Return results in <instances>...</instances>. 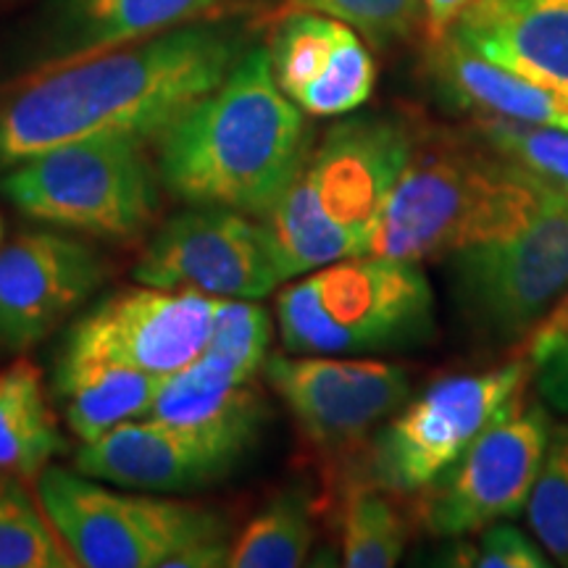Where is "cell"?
Returning a JSON list of instances; mask_svg holds the SVG:
<instances>
[{
	"label": "cell",
	"mask_w": 568,
	"mask_h": 568,
	"mask_svg": "<svg viewBox=\"0 0 568 568\" xmlns=\"http://www.w3.org/2000/svg\"><path fill=\"white\" fill-rule=\"evenodd\" d=\"M339 548L351 568H389L406 552L414 535V500L397 495L355 468L339 474Z\"/></svg>",
	"instance_id": "44dd1931"
},
{
	"label": "cell",
	"mask_w": 568,
	"mask_h": 568,
	"mask_svg": "<svg viewBox=\"0 0 568 568\" xmlns=\"http://www.w3.org/2000/svg\"><path fill=\"white\" fill-rule=\"evenodd\" d=\"M432 48V69L453 101L477 113V119H514V122L560 126L568 130V95L487 61L456 34Z\"/></svg>",
	"instance_id": "ffe728a7"
},
{
	"label": "cell",
	"mask_w": 568,
	"mask_h": 568,
	"mask_svg": "<svg viewBox=\"0 0 568 568\" xmlns=\"http://www.w3.org/2000/svg\"><path fill=\"white\" fill-rule=\"evenodd\" d=\"M566 337H568V287L566 293L558 297V303L552 305L550 314L537 324V329L531 332L521 345H518V351L514 355H521V358H527L531 364V361H537L539 355L548 351V347H552Z\"/></svg>",
	"instance_id": "1f68e13d"
},
{
	"label": "cell",
	"mask_w": 568,
	"mask_h": 568,
	"mask_svg": "<svg viewBox=\"0 0 568 568\" xmlns=\"http://www.w3.org/2000/svg\"><path fill=\"white\" fill-rule=\"evenodd\" d=\"M77 566L45 510L17 481H0V568Z\"/></svg>",
	"instance_id": "d4e9b609"
},
{
	"label": "cell",
	"mask_w": 568,
	"mask_h": 568,
	"mask_svg": "<svg viewBox=\"0 0 568 568\" xmlns=\"http://www.w3.org/2000/svg\"><path fill=\"white\" fill-rule=\"evenodd\" d=\"M264 368L303 439L335 468V477L410 397L408 372L387 361L274 355Z\"/></svg>",
	"instance_id": "30bf717a"
},
{
	"label": "cell",
	"mask_w": 568,
	"mask_h": 568,
	"mask_svg": "<svg viewBox=\"0 0 568 568\" xmlns=\"http://www.w3.org/2000/svg\"><path fill=\"white\" fill-rule=\"evenodd\" d=\"M531 376L537 389L552 408L568 414V339L548 347L537 361H531Z\"/></svg>",
	"instance_id": "4dcf8cb0"
},
{
	"label": "cell",
	"mask_w": 568,
	"mask_h": 568,
	"mask_svg": "<svg viewBox=\"0 0 568 568\" xmlns=\"http://www.w3.org/2000/svg\"><path fill=\"white\" fill-rule=\"evenodd\" d=\"M74 464L84 477L119 487L187 493L226 477L237 460L151 418H134L84 443Z\"/></svg>",
	"instance_id": "2e32d148"
},
{
	"label": "cell",
	"mask_w": 568,
	"mask_h": 568,
	"mask_svg": "<svg viewBox=\"0 0 568 568\" xmlns=\"http://www.w3.org/2000/svg\"><path fill=\"white\" fill-rule=\"evenodd\" d=\"M63 450L40 368L17 361L0 372V474L34 477Z\"/></svg>",
	"instance_id": "603a6c76"
},
{
	"label": "cell",
	"mask_w": 568,
	"mask_h": 568,
	"mask_svg": "<svg viewBox=\"0 0 568 568\" xmlns=\"http://www.w3.org/2000/svg\"><path fill=\"white\" fill-rule=\"evenodd\" d=\"M268 61L280 90L311 116H345L374 92L376 67L366 42L324 13H282Z\"/></svg>",
	"instance_id": "9a60e30c"
},
{
	"label": "cell",
	"mask_w": 568,
	"mask_h": 568,
	"mask_svg": "<svg viewBox=\"0 0 568 568\" xmlns=\"http://www.w3.org/2000/svg\"><path fill=\"white\" fill-rule=\"evenodd\" d=\"M40 506L84 568H216L230 545L222 516L193 503L122 495L67 468H45Z\"/></svg>",
	"instance_id": "277c9868"
},
{
	"label": "cell",
	"mask_w": 568,
	"mask_h": 568,
	"mask_svg": "<svg viewBox=\"0 0 568 568\" xmlns=\"http://www.w3.org/2000/svg\"><path fill=\"white\" fill-rule=\"evenodd\" d=\"M103 261L67 234L27 232L0 247V339L30 347L103 282Z\"/></svg>",
	"instance_id": "5bb4252c"
},
{
	"label": "cell",
	"mask_w": 568,
	"mask_h": 568,
	"mask_svg": "<svg viewBox=\"0 0 568 568\" xmlns=\"http://www.w3.org/2000/svg\"><path fill=\"white\" fill-rule=\"evenodd\" d=\"M219 297L195 290H119L77 318L63 339L55 372L122 366L176 374L201 358Z\"/></svg>",
	"instance_id": "8fae6325"
},
{
	"label": "cell",
	"mask_w": 568,
	"mask_h": 568,
	"mask_svg": "<svg viewBox=\"0 0 568 568\" xmlns=\"http://www.w3.org/2000/svg\"><path fill=\"white\" fill-rule=\"evenodd\" d=\"M224 27H176L67 67L38 71L0 103V172L77 140L161 138L240 61Z\"/></svg>",
	"instance_id": "6da1fadb"
},
{
	"label": "cell",
	"mask_w": 568,
	"mask_h": 568,
	"mask_svg": "<svg viewBox=\"0 0 568 568\" xmlns=\"http://www.w3.org/2000/svg\"><path fill=\"white\" fill-rule=\"evenodd\" d=\"M268 345H272V316L264 305L243 297H219L203 355H209L245 385L266 366Z\"/></svg>",
	"instance_id": "4316f807"
},
{
	"label": "cell",
	"mask_w": 568,
	"mask_h": 568,
	"mask_svg": "<svg viewBox=\"0 0 568 568\" xmlns=\"http://www.w3.org/2000/svg\"><path fill=\"white\" fill-rule=\"evenodd\" d=\"M447 258L453 303L468 332L516 353L568 287V197L548 187L535 219L514 237Z\"/></svg>",
	"instance_id": "52a82bcc"
},
{
	"label": "cell",
	"mask_w": 568,
	"mask_h": 568,
	"mask_svg": "<svg viewBox=\"0 0 568 568\" xmlns=\"http://www.w3.org/2000/svg\"><path fill=\"white\" fill-rule=\"evenodd\" d=\"M314 545L311 506L303 495L287 493L251 518L232 542L226 566L232 568H295L303 566Z\"/></svg>",
	"instance_id": "cb8c5ba5"
},
{
	"label": "cell",
	"mask_w": 568,
	"mask_h": 568,
	"mask_svg": "<svg viewBox=\"0 0 568 568\" xmlns=\"http://www.w3.org/2000/svg\"><path fill=\"white\" fill-rule=\"evenodd\" d=\"M145 142L77 140L17 163L0 193L38 222L105 240H130L159 213V184Z\"/></svg>",
	"instance_id": "8992f818"
},
{
	"label": "cell",
	"mask_w": 568,
	"mask_h": 568,
	"mask_svg": "<svg viewBox=\"0 0 568 568\" xmlns=\"http://www.w3.org/2000/svg\"><path fill=\"white\" fill-rule=\"evenodd\" d=\"M460 564L477 568H542L548 566L542 550L508 524H489L479 539L460 550Z\"/></svg>",
	"instance_id": "f546056e"
},
{
	"label": "cell",
	"mask_w": 568,
	"mask_h": 568,
	"mask_svg": "<svg viewBox=\"0 0 568 568\" xmlns=\"http://www.w3.org/2000/svg\"><path fill=\"white\" fill-rule=\"evenodd\" d=\"M0 240H3V226H0Z\"/></svg>",
	"instance_id": "836d02e7"
},
{
	"label": "cell",
	"mask_w": 568,
	"mask_h": 568,
	"mask_svg": "<svg viewBox=\"0 0 568 568\" xmlns=\"http://www.w3.org/2000/svg\"><path fill=\"white\" fill-rule=\"evenodd\" d=\"M529 379L531 364L521 355L487 372L437 379L403 403L347 468L397 495L416 497L464 456Z\"/></svg>",
	"instance_id": "ba28073f"
},
{
	"label": "cell",
	"mask_w": 568,
	"mask_h": 568,
	"mask_svg": "<svg viewBox=\"0 0 568 568\" xmlns=\"http://www.w3.org/2000/svg\"><path fill=\"white\" fill-rule=\"evenodd\" d=\"M314 11L351 24L374 48L422 32V0H284L282 13Z\"/></svg>",
	"instance_id": "f1b7e54d"
},
{
	"label": "cell",
	"mask_w": 568,
	"mask_h": 568,
	"mask_svg": "<svg viewBox=\"0 0 568 568\" xmlns=\"http://www.w3.org/2000/svg\"><path fill=\"white\" fill-rule=\"evenodd\" d=\"M450 34L487 61L568 95V0H474Z\"/></svg>",
	"instance_id": "e0dca14e"
},
{
	"label": "cell",
	"mask_w": 568,
	"mask_h": 568,
	"mask_svg": "<svg viewBox=\"0 0 568 568\" xmlns=\"http://www.w3.org/2000/svg\"><path fill=\"white\" fill-rule=\"evenodd\" d=\"M134 282L261 301L284 280L264 224L222 205H195L161 226L134 266Z\"/></svg>",
	"instance_id": "7c38bea8"
},
{
	"label": "cell",
	"mask_w": 568,
	"mask_h": 568,
	"mask_svg": "<svg viewBox=\"0 0 568 568\" xmlns=\"http://www.w3.org/2000/svg\"><path fill=\"white\" fill-rule=\"evenodd\" d=\"M145 418L240 460L258 437L264 400L251 382L243 385L209 355H201L166 376Z\"/></svg>",
	"instance_id": "ac0fdd59"
},
{
	"label": "cell",
	"mask_w": 568,
	"mask_h": 568,
	"mask_svg": "<svg viewBox=\"0 0 568 568\" xmlns=\"http://www.w3.org/2000/svg\"><path fill=\"white\" fill-rule=\"evenodd\" d=\"M527 516L542 548L568 566V429L550 435L542 466L527 500Z\"/></svg>",
	"instance_id": "83f0119b"
},
{
	"label": "cell",
	"mask_w": 568,
	"mask_h": 568,
	"mask_svg": "<svg viewBox=\"0 0 568 568\" xmlns=\"http://www.w3.org/2000/svg\"><path fill=\"white\" fill-rule=\"evenodd\" d=\"M224 0H63L38 71L193 24Z\"/></svg>",
	"instance_id": "d6986e66"
},
{
	"label": "cell",
	"mask_w": 568,
	"mask_h": 568,
	"mask_svg": "<svg viewBox=\"0 0 568 568\" xmlns=\"http://www.w3.org/2000/svg\"><path fill=\"white\" fill-rule=\"evenodd\" d=\"M548 443V416L524 387L443 477L410 497L416 524L435 537H466L516 516L527 506Z\"/></svg>",
	"instance_id": "9c48e42d"
},
{
	"label": "cell",
	"mask_w": 568,
	"mask_h": 568,
	"mask_svg": "<svg viewBox=\"0 0 568 568\" xmlns=\"http://www.w3.org/2000/svg\"><path fill=\"white\" fill-rule=\"evenodd\" d=\"M163 382V374L138 368L84 366L74 372H55V395L63 400L69 429L82 443H92L119 424L145 416Z\"/></svg>",
	"instance_id": "7402d4cb"
},
{
	"label": "cell",
	"mask_w": 568,
	"mask_h": 568,
	"mask_svg": "<svg viewBox=\"0 0 568 568\" xmlns=\"http://www.w3.org/2000/svg\"><path fill=\"white\" fill-rule=\"evenodd\" d=\"M418 138L403 116L345 119L305 155L301 174L332 224L368 247L374 224Z\"/></svg>",
	"instance_id": "4fadbf2b"
},
{
	"label": "cell",
	"mask_w": 568,
	"mask_h": 568,
	"mask_svg": "<svg viewBox=\"0 0 568 568\" xmlns=\"http://www.w3.org/2000/svg\"><path fill=\"white\" fill-rule=\"evenodd\" d=\"M545 193L548 184L497 155L474 132H418L366 255L422 264L514 237L535 219Z\"/></svg>",
	"instance_id": "3957f363"
},
{
	"label": "cell",
	"mask_w": 568,
	"mask_h": 568,
	"mask_svg": "<svg viewBox=\"0 0 568 568\" xmlns=\"http://www.w3.org/2000/svg\"><path fill=\"white\" fill-rule=\"evenodd\" d=\"M474 0H422V32L429 45H437L453 32Z\"/></svg>",
	"instance_id": "d6a6232c"
},
{
	"label": "cell",
	"mask_w": 568,
	"mask_h": 568,
	"mask_svg": "<svg viewBox=\"0 0 568 568\" xmlns=\"http://www.w3.org/2000/svg\"><path fill=\"white\" fill-rule=\"evenodd\" d=\"M471 132L521 172L568 197V130L514 119H477Z\"/></svg>",
	"instance_id": "484cf974"
},
{
	"label": "cell",
	"mask_w": 568,
	"mask_h": 568,
	"mask_svg": "<svg viewBox=\"0 0 568 568\" xmlns=\"http://www.w3.org/2000/svg\"><path fill=\"white\" fill-rule=\"evenodd\" d=\"M303 111L274 80L268 51L230 74L159 138V174L190 205L266 216L308 155Z\"/></svg>",
	"instance_id": "7a4b0ae2"
},
{
	"label": "cell",
	"mask_w": 568,
	"mask_h": 568,
	"mask_svg": "<svg viewBox=\"0 0 568 568\" xmlns=\"http://www.w3.org/2000/svg\"><path fill=\"white\" fill-rule=\"evenodd\" d=\"M276 322L293 355L414 347L435 335V293L410 261L353 255L287 284Z\"/></svg>",
	"instance_id": "5b68a950"
}]
</instances>
